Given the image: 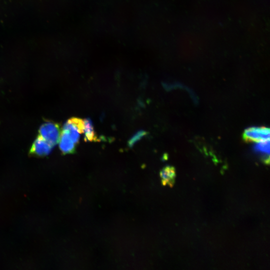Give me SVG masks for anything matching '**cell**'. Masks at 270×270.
I'll return each instance as SVG.
<instances>
[{"label": "cell", "mask_w": 270, "mask_h": 270, "mask_svg": "<svg viewBox=\"0 0 270 270\" xmlns=\"http://www.w3.org/2000/svg\"><path fill=\"white\" fill-rule=\"evenodd\" d=\"M38 132L40 136L53 146L58 142L61 134L59 126L52 122L42 124Z\"/></svg>", "instance_id": "6da1fadb"}, {"label": "cell", "mask_w": 270, "mask_h": 270, "mask_svg": "<svg viewBox=\"0 0 270 270\" xmlns=\"http://www.w3.org/2000/svg\"><path fill=\"white\" fill-rule=\"evenodd\" d=\"M84 121L82 119L73 118L69 119L64 125L62 130L66 132L73 142L77 144L80 134L84 132Z\"/></svg>", "instance_id": "7a4b0ae2"}, {"label": "cell", "mask_w": 270, "mask_h": 270, "mask_svg": "<svg viewBox=\"0 0 270 270\" xmlns=\"http://www.w3.org/2000/svg\"><path fill=\"white\" fill-rule=\"evenodd\" d=\"M270 129L265 126L250 127L246 128L242 134L246 142H260L270 140Z\"/></svg>", "instance_id": "3957f363"}, {"label": "cell", "mask_w": 270, "mask_h": 270, "mask_svg": "<svg viewBox=\"0 0 270 270\" xmlns=\"http://www.w3.org/2000/svg\"><path fill=\"white\" fill-rule=\"evenodd\" d=\"M52 148V144L39 135L34 141L30 149V153L38 156H44L48 154Z\"/></svg>", "instance_id": "277c9868"}, {"label": "cell", "mask_w": 270, "mask_h": 270, "mask_svg": "<svg viewBox=\"0 0 270 270\" xmlns=\"http://www.w3.org/2000/svg\"><path fill=\"white\" fill-rule=\"evenodd\" d=\"M162 184L164 186L172 187L175 182L176 172L172 166H167L160 170V173Z\"/></svg>", "instance_id": "5b68a950"}, {"label": "cell", "mask_w": 270, "mask_h": 270, "mask_svg": "<svg viewBox=\"0 0 270 270\" xmlns=\"http://www.w3.org/2000/svg\"><path fill=\"white\" fill-rule=\"evenodd\" d=\"M58 142L60 148L64 154L74 152L76 144L66 132H62Z\"/></svg>", "instance_id": "8992f818"}, {"label": "cell", "mask_w": 270, "mask_h": 270, "mask_svg": "<svg viewBox=\"0 0 270 270\" xmlns=\"http://www.w3.org/2000/svg\"><path fill=\"white\" fill-rule=\"evenodd\" d=\"M84 140L90 142L99 141L96 134L95 133L94 126L92 120L90 118H86L84 120Z\"/></svg>", "instance_id": "52a82bcc"}, {"label": "cell", "mask_w": 270, "mask_h": 270, "mask_svg": "<svg viewBox=\"0 0 270 270\" xmlns=\"http://www.w3.org/2000/svg\"><path fill=\"white\" fill-rule=\"evenodd\" d=\"M255 151L263 154L264 156H269L270 154V140L258 142L254 146Z\"/></svg>", "instance_id": "ba28073f"}, {"label": "cell", "mask_w": 270, "mask_h": 270, "mask_svg": "<svg viewBox=\"0 0 270 270\" xmlns=\"http://www.w3.org/2000/svg\"><path fill=\"white\" fill-rule=\"evenodd\" d=\"M146 132L144 130H140L135 134L130 140L128 142V146L132 147L134 145L144 137Z\"/></svg>", "instance_id": "9c48e42d"}]
</instances>
